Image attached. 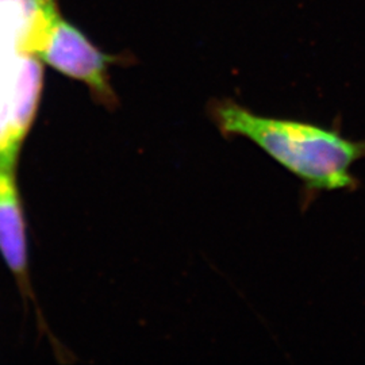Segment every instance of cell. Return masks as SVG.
<instances>
[{
  "label": "cell",
  "instance_id": "4",
  "mask_svg": "<svg viewBox=\"0 0 365 365\" xmlns=\"http://www.w3.org/2000/svg\"><path fill=\"white\" fill-rule=\"evenodd\" d=\"M25 14L27 22L26 38L22 45L24 54L36 56L45 42L60 11L57 0H9Z\"/></svg>",
  "mask_w": 365,
  "mask_h": 365
},
{
  "label": "cell",
  "instance_id": "2",
  "mask_svg": "<svg viewBox=\"0 0 365 365\" xmlns=\"http://www.w3.org/2000/svg\"><path fill=\"white\" fill-rule=\"evenodd\" d=\"M36 57L68 78L87 84L98 103L110 110L117 107V93L113 90L108 69L120 61L128 63L129 56L102 52L80 29L58 15Z\"/></svg>",
  "mask_w": 365,
  "mask_h": 365
},
{
  "label": "cell",
  "instance_id": "3",
  "mask_svg": "<svg viewBox=\"0 0 365 365\" xmlns=\"http://www.w3.org/2000/svg\"><path fill=\"white\" fill-rule=\"evenodd\" d=\"M0 255L15 277L27 283L26 225L15 163L0 160Z\"/></svg>",
  "mask_w": 365,
  "mask_h": 365
},
{
  "label": "cell",
  "instance_id": "1",
  "mask_svg": "<svg viewBox=\"0 0 365 365\" xmlns=\"http://www.w3.org/2000/svg\"><path fill=\"white\" fill-rule=\"evenodd\" d=\"M207 114L225 138L242 137L304 184L306 192L354 190L353 164L365 158V140L336 129L253 113L233 99H214Z\"/></svg>",
  "mask_w": 365,
  "mask_h": 365
}]
</instances>
